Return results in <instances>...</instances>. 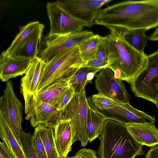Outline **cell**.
I'll return each instance as SVG.
<instances>
[{
  "instance_id": "30bf717a",
  "label": "cell",
  "mask_w": 158,
  "mask_h": 158,
  "mask_svg": "<svg viewBox=\"0 0 158 158\" xmlns=\"http://www.w3.org/2000/svg\"><path fill=\"white\" fill-rule=\"evenodd\" d=\"M46 9L50 22L49 33L51 34H68L81 31L85 27L64 9L58 0L48 2Z\"/></svg>"
},
{
  "instance_id": "277c9868",
  "label": "cell",
  "mask_w": 158,
  "mask_h": 158,
  "mask_svg": "<svg viewBox=\"0 0 158 158\" xmlns=\"http://www.w3.org/2000/svg\"><path fill=\"white\" fill-rule=\"evenodd\" d=\"M73 48L59 53L45 62L36 94L57 80L70 81L81 66L79 56Z\"/></svg>"
},
{
  "instance_id": "2e32d148",
  "label": "cell",
  "mask_w": 158,
  "mask_h": 158,
  "mask_svg": "<svg viewBox=\"0 0 158 158\" xmlns=\"http://www.w3.org/2000/svg\"><path fill=\"white\" fill-rule=\"evenodd\" d=\"M53 128L55 144L59 156L60 158L66 157L71 151L73 143L69 120L60 119Z\"/></svg>"
},
{
  "instance_id": "8fae6325",
  "label": "cell",
  "mask_w": 158,
  "mask_h": 158,
  "mask_svg": "<svg viewBox=\"0 0 158 158\" xmlns=\"http://www.w3.org/2000/svg\"><path fill=\"white\" fill-rule=\"evenodd\" d=\"M62 7L85 27H91L102 7L111 0H58Z\"/></svg>"
},
{
  "instance_id": "484cf974",
  "label": "cell",
  "mask_w": 158,
  "mask_h": 158,
  "mask_svg": "<svg viewBox=\"0 0 158 158\" xmlns=\"http://www.w3.org/2000/svg\"><path fill=\"white\" fill-rule=\"evenodd\" d=\"M40 24L39 21L30 22L19 28V31L11 44L5 51L10 55L15 48L27 38Z\"/></svg>"
},
{
  "instance_id": "f1b7e54d",
  "label": "cell",
  "mask_w": 158,
  "mask_h": 158,
  "mask_svg": "<svg viewBox=\"0 0 158 158\" xmlns=\"http://www.w3.org/2000/svg\"><path fill=\"white\" fill-rule=\"evenodd\" d=\"M32 144L39 158H48L37 129L35 127L32 135Z\"/></svg>"
},
{
  "instance_id": "1f68e13d",
  "label": "cell",
  "mask_w": 158,
  "mask_h": 158,
  "mask_svg": "<svg viewBox=\"0 0 158 158\" xmlns=\"http://www.w3.org/2000/svg\"><path fill=\"white\" fill-rule=\"evenodd\" d=\"M108 64V62L95 58L87 62L83 66L102 69L106 68Z\"/></svg>"
},
{
  "instance_id": "8992f818",
  "label": "cell",
  "mask_w": 158,
  "mask_h": 158,
  "mask_svg": "<svg viewBox=\"0 0 158 158\" xmlns=\"http://www.w3.org/2000/svg\"><path fill=\"white\" fill-rule=\"evenodd\" d=\"M148 63L131 82L135 96L155 103L158 98V50L147 55Z\"/></svg>"
},
{
  "instance_id": "4fadbf2b",
  "label": "cell",
  "mask_w": 158,
  "mask_h": 158,
  "mask_svg": "<svg viewBox=\"0 0 158 158\" xmlns=\"http://www.w3.org/2000/svg\"><path fill=\"white\" fill-rule=\"evenodd\" d=\"M95 110L106 118L117 121L126 124H154L156 122L153 116L134 108L129 102H117L114 106L108 110L104 111Z\"/></svg>"
},
{
  "instance_id": "d6a6232c",
  "label": "cell",
  "mask_w": 158,
  "mask_h": 158,
  "mask_svg": "<svg viewBox=\"0 0 158 158\" xmlns=\"http://www.w3.org/2000/svg\"><path fill=\"white\" fill-rule=\"evenodd\" d=\"M96 58L108 62V56L104 41L99 47Z\"/></svg>"
},
{
  "instance_id": "7a4b0ae2",
  "label": "cell",
  "mask_w": 158,
  "mask_h": 158,
  "mask_svg": "<svg viewBox=\"0 0 158 158\" xmlns=\"http://www.w3.org/2000/svg\"><path fill=\"white\" fill-rule=\"evenodd\" d=\"M104 37L108 58L106 68L113 72L115 78L130 84L146 66L147 55L140 53L117 33L111 31Z\"/></svg>"
},
{
  "instance_id": "4dcf8cb0",
  "label": "cell",
  "mask_w": 158,
  "mask_h": 158,
  "mask_svg": "<svg viewBox=\"0 0 158 158\" xmlns=\"http://www.w3.org/2000/svg\"><path fill=\"white\" fill-rule=\"evenodd\" d=\"M74 157V158H98L95 151L91 149L86 148L79 150Z\"/></svg>"
},
{
  "instance_id": "9a60e30c",
  "label": "cell",
  "mask_w": 158,
  "mask_h": 158,
  "mask_svg": "<svg viewBox=\"0 0 158 158\" xmlns=\"http://www.w3.org/2000/svg\"><path fill=\"white\" fill-rule=\"evenodd\" d=\"M32 60L25 58L12 57L5 51L0 56V78L7 82L12 78L25 74L29 69Z\"/></svg>"
},
{
  "instance_id": "7c38bea8",
  "label": "cell",
  "mask_w": 158,
  "mask_h": 158,
  "mask_svg": "<svg viewBox=\"0 0 158 158\" xmlns=\"http://www.w3.org/2000/svg\"><path fill=\"white\" fill-rule=\"evenodd\" d=\"M95 86L98 93L119 103L129 102L131 97L121 80L114 77L113 72L105 68L96 76Z\"/></svg>"
},
{
  "instance_id": "cb8c5ba5",
  "label": "cell",
  "mask_w": 158,
  "mask_h": 158,
  "mask_svg": "<svg viewBox=\"0 0 158 158\" xmlns=\"http://www.w3.org/2000/svg\"><path fill=\"white\" fill-rule=\"evenodd\" d=\"M36 127L39 132L48 158H60L56 147L53 128L51 126L42 125Z\"/></svg>"
},
{
  "instance_id": "f35d334b",
  "label": "cell",
  "mask_w": 158,
  "mask_h": 158,
  "mask_svg": "<svg viewBox=\"0 0 158 158\" xmlns=\"http://www.w3.org/2000/svg\"><path fill=\"white\" fill-rule=\"evenodd\" d=\"M0 158H4L3 156L1 154H0Z\"/></svg>"
},
{
  "instance_id": "44dd1931",
  "label": "cell",
  "mask_w": 158,
  "mask_h": 158,
  "mask_svg": "<svg viewBox=\"0 0 158 158\" xmlns=\"http://www.w3.org/2000/svg\"><path fill=\"white\" fill-rule=\"evenodd\" d=\"M106 119L89 105L87 121V133L88 142H91L100 135Z\"/></svg>"
},
{
  "instance_id": "603a6c76",
  "label": "cell",
  "mask_w": 158,
  "mask_h": 158,
  "mask_svg": "<svg viewBox=\"0 0 158 158\" xmlns=\"http://www.w3.org/2000/svg\"><path fill=\"white\" fill-rule=\"evenodd\" d=\"M104 39V37L94 35L78 46L81 57L85 64L96 58L99 47Z\"/></svg>"
},
{
  "instance_id": "5b68a950",
  "label": "cell",
  "mask_w": 158,
  "mask_h": 158,
  "mask_svg": "<svg viewBox=\"0 0 158 158\" xmlns=\"http://www.w3.org/2000/svg\"><path fill=\"white\" fill-rule=\"evenodd\" d=\"M89 106L84 89L79 93H74L62 110V119L69 120L73 143L80 141L81 145L83 147L88 142L87 121Z\"/></svg>"
},
{
  "instance_id": "d6986e66",
  "label": "cell",
  "mask_w": 158,
  "mask_h": 158,
  "mask_svg": "<svg viewBox=\"0 0 158 158\" xmlns=\"http://www.w3.org/2000/svg\"><path fill=\"white\" fill-rule=\"evenodd\" d=\"M0 137L14 158H28L5 118L0 112Z\"/></svg>"
},
{
  "instance_id": "d4e9b609",
  "label": "cell",
  "mask_w": 158,
  "mask_h": 158,
  "mask_svg": "<svg viewBox=\"0 0 158 158\" xmlns=\"http://www.w3.org/2000/svg\"><path fill=\"white\" fill-rule=\"evenodd\" d=\"M101 68H94L83 66L79 69L73 75L69 81V87L74 90V93H80L85 89L88 83L87 76L90 72Z\"/></svg>"
},
{
  "instance_id": "83f0119b",
  "label": "cell",
  "mask_w": 158,
  "mask_h": 158,
  "mask_svg": "<svg viewBox=\"0 0 158 158\" xmlns=\"http://www.w3.org/2000/svg\"><path fill=\"white\" fill-rule=\"evenodd\" d=\"M21 139L23 146L28 158H39L34 149L32 142V135L22 130L20 132Z\"/></svg>"
},
{
  "instance_id": "52a82bcc",
  "label": "cell",
  "mask_w": 158,
  "mask_h": 158,
  "mask_svg": "<svg viewBox=\"0 0 158 158\" xmlns=\"http://www.w3.org/2000/svg\"><path fill=\"white\" fill-rule=\"evenodd\" d=\"M94 35L92 31L88 30L64 35L49 33L42 41L38 57L46 62L59 53L78 46Z\"/></svg>"
},
{
  "instance_id": "7402d4cb",
  "label": "cell",
  "mask_w": 158,
  "mask_h": 158,
  "mask_svg": "<svg viewBox=\"0 0 158 158\" xmlns=\"http://www.w3.org/2000/svg\"><path fill=\"white\" fill-rule=\"evenodd\" d=\"M145 28L127 29L123 30L120 34L124 40L131 46L142 54H145L144 49L149 37L146 36Z\"/></svg>"
},
{
  "instance_id": "f546056e",
  "label": "cell",
  "mask_w": 158,
  "mask_h": 158,
  "mask_svg": "<svg viewBox=\"0 0 158 158\" xmlns=\"http://www.w3.org/2000/svg\"><path fill=\"white\" fill-rule=\"evenodd\" d=\"M74 94V89L69 87L59 102L56 107L62 110L70 101Z\"/></svg>"
},
{
  "instance_id": "ffe728a7",
  "label": "cell",
  "mask_w": 158,
  "mask_h": 158,
  "mask_svg": "<svg viewBox=\"0 0 158 158\" xmlns=\"http://www.w3.org/2000/svg\"><path fill=\"white\" fill-rule=\"evenodd\" d=\"M69 81L57 80L36 94L35 97L42 101L55 107L69 87Z\"/></svg>"
},
{
  "instance_id": "ba28073f",
  "label": "cell",
  "mask_w": 158,
  "mask_h": 158,
  "mask_svg": "<svg viewBox=\"0 0 158 158\" xmlns=\"http://www.w3.org/2000/svg\"><path fill=\"white\" fill-rule=\"evenodd\" d=\"M23 96L25 119L30 121L32 127H35L42 125L53 128L62 119V110L38 99L35 95L27 94Z\"/></svg>"
},
{
  "instance_id": "74e56055",
  "label": "cell",
  "mask_w": 158,
  "mask_h": 158,
  "mask_svg": "<svg viewBox=\"0 0 158 158\" xmlns=\"http://www.w3.org/2000/svg\"><path fill=\"white\" fill-rule=\"evenodd\" d=\"M74 158V156H72V157H64V158Z\"/></svg>"
},
{
  "instance_id": "8d00e7d4",
  "label": "cell",
  "mask_w": 158,
  "mask_h": 158,
  "mask_svg": "<svg viewBox=\"0 0 158 158\" xmlns=\"http://www.w3.org/2000/svg\"><path fill=\"white\" fill-rule=\"evenodd\" d=\"M155 104L156 105L157 107V108L158 110V98L157 100L156 101V102L155 103Z\"/></svg>"
},
{
  "instance_id": "9c48e42d",
  "label": "cell",
  "mask_w": 158,
  "mask_h": 158,
  "mask_svg": "<svg viewBox=\"0 0 158 158\" xmlns=\"http://www.w3.org/2000/svg\"><path fill=\"white\" fill-rule=\"evenodd\" d=\"M23 110L21 103L14 92L12 82L8 81L6 83L5 88L0 98V112L5 118L20 145L24 148L20 136L22 130Z\"/></svg>"
},
{
  "instance_id": "3957f363",
  "label": "cell",
  "mask_w": 158,
  "mask_h": 158,
  "mask_svg": "<svg viewBox=\"0 0 158 158\" xmlns=\"http://www.w3.org/2000/svg\"><path fill=\"white\" fill-rule=\"evenodd\" d=\"M100 135L99 158H134L144 155L142 145L134 139L125 124L106 118Z\"/></svg>"
},
{
  "instance_id": "836d02e7",
  "label": "cell",
  "mask_w": 158,
  "mask_h": 158,
  "mask_svg": "<svg viewBox=\"0 0 158 158\" xmlns=\"http://www.w3.org/2000/svg\"><path fill=\"white\" fill-rule=\"evenodd\" d=\"M0 154L4 158H14L3 142H0Z\"/></svg>"
},
{
  "instance_id": "e0dca14e",
  "label": "cell",
  "mask_w": 158,
  "mask_h": 158,
  "mask_svg": "<svg viewBox=\"0 0 158 158\" xmlns=\"http://www.w3.org/2000/svg\"><path fill=\"white\" fill-rule=\"evenodd\" d=\"M135 141L142 145L152 147L158 145V129L151 123L126 124Z\"/></svg>"
},
{
  "instance_id": "e575fe53",
  "label": "cell",
  "mask_w": 158,
  "mask_h": 158,
  "mask_svg": "<svg viewBox=\"0 0 158 158\" xmlns=\"http://www.w3.org/2000/svg\"><path fill=\"white\" fill-rule=\"evenodd\" d=\"M145 158H158V145L151 148L148 152Z\"/></svg>"
},
{
  "instance_id": "4316f807",
  "label": "cell",
  "mask_w": 158,
  "mask_h": 158,
  "mask_svg": "<svg viewBox=\"0 0 158 158\" xmlns=\"http://www.w3.org/2000/svg\"><path fill=\"white\" fill-rule=\"evenodd\" d=\"M89 105L95 110L104 111L114 106L117 102L98 93L87 98Z\"/></svg>"
},
{
  "instance_id": "5bb4252c",
  "label": "cell",
  "mask_w": 158,
  "mask_h": 158,
  "mask_svg": "<svg viewBox=\"0 0 158 158\" xmlns=\"http://www.w3.org/2000/svg\"><path fill=\"white\" fill-rule=\"evenodd\" d=\"M44 27V24L40 23L9 55L31 60L38 57L41 49V39Z\"/></svg>"
},
{
  "instance_id": "d590c367",
  "label": "cell",
  "mask_w": 158,
  "mask_h": 158,
  "mask_svg": "<svg viewBox=\"0 0 158 158\" xmlns=\"http://www.w3.org/2000/svg\"><path fill=\"white\" fill-rule=\"evenodd\" d=\"M149 37V40L150 41H158V28H156L153 33Z\"/></svg>"
},
{
  "instance_id": "6da1fadb",
  "label": "cell",
  "mask_w": 158,
  "mask_h": 158,
  "mask_svg": "<svg viewBox=\"0 0 158 158\" xmlns=\"http://www.w3.org/2000/svg\"><path fill=\"white\" fill-rule=\"evenodd\" d=\"M94 24L103 26L111 32L158 26V0L126 1L108 6L99 12Z\"/></svg>"
},
{
  "instance_id": "ac0fdd59",
  "label": "cell",
  "mask_w": 158,
  "mask_h": 158,
  "mask_svg": "<svg viewBox=\"0 0 158 158\" xmlns=\"http://www.w3.org/2000/svg\"><path fill=\"white\" fill-rule=\"evenodd\" d=\"M45 64V62L38 57L32 60L29 69L20 81V92L23 96L36 95Z\"/></svg>"
}]
</instances>
